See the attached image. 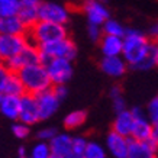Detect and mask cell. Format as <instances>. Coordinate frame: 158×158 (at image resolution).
<instances>
[{"mask_svg":"<svg viewBox=\"0 0 158 158\" xmlns=\"http://www.w3.org/2000/svg\"><path fill=\"white\" fill-rule=\"evenodd\" d=\"M12 132L18 139H26L31 135V126L20 120H16L12 126Z\"/></svg>","mask_w":158,"mask_h":158,"instance_id":"30","label":"cell"},{"mask_svg":"<svg viewBox=\"0 0 158 158\" xmlns=\"http://www.w3.org/2000/svg\"><path fill=\"white\" fill-rule=\"evenodd\" d=\"M135 119L129 109H125L119 113H116V118L112 123V131H115L118 134L123 135L126 138H131L132 134V128H134Z\"/></svg>","mask_w":158,"mask_h":158,"instance_id":"17","label":"cell"},{"mask_svg":"<svg viewBox=\"0 0 158 158\" xmlns=\"http://www.w3.org/2000/svg\"><path fill=\"white\" fill-rule=\"evenodd\" d=\"M51 155L52 152H51L49 144L45 141H38L29 149V158H51Z\"/></svg>","mask_w":158,"mask_h":158,"instance_id":"28","label":"cell"},{"mask_svg":"<svg viewBox=\"0 0 158 158\" xmlns=\"http://www.w3.org/2000/svg\"><path fill=\"white\" fill-rule=\"evenodd\" d=\"M26 32H28V26L23 23V20L18 15L0 19V34L26 35Z\"/></svg>","mask_w":158,"mask_h":158,"instance_id":"18","label":"cell"},{"mask_svg":"<svg viewBox=\"0 0 158 158\" xmlns=\"http://www.w3.org/2000/svg\"><path fill=\"white\" fill-rule=\"evenodd\" d=\"M154 41L148 35L141 32L135 28H126L123 35V48H122V57L134 70L139 62L145 60L152 52Z\"/></svg>","mask_w":158,"mask_h":158,"instance_id":"1","label":"cell"},{"mask_svg":"<svg viewBox=\"0 0 158 158\" xmlns=\"http://www.w3.org/2000/svg\"><path fill=\"white\" fill-rule=\"evenodd\" d=\"M0 112L7 119L18 120L20 112V97L12 96V94H3V99L0 102Z\"/></svg>","mask_w":158,"mask_h":158,"instance_id":"20","label":"cell"},{"mask_svg":"<svg viewBox=\"0 0 158 158\" xmlns=\"http://www.w3.org/2000/svg\"><path fill=\"white\" fill-rule=\"evenodd\" d=\"M83 13L86 15L87 22L91 25H102L110 18V12L106 7L105 2L100 0H84L81 5Z\"/></svg>","mask_w":158,"mask_h":158,"instance_id":"9","label":"cell"},{"mask_svg":"<svg viewBox=\"0 0 158 158\" xmlns=\"http://www.w3.org/2000/svg\"><path fill=\"white\" fill-rule=\"evenodd\" d=\"M18 120L29 125V126H34L38 122H41L38 103H36V97L34 94L25 93L23 96L20 97V112Z\"/></svg>","mask_w":158,"mask_h":158,"instance_id":"11","label":"cell"},{"mask_svg":"<svg viewBox=\"0 0 158 158\" xmlns=\"http://www.w3.org/2000/svg\"><path fill=\"white\" fill-rule=\"evenodd\" d=\"M47 73H48L51 83L54 84H65L73 77V61L67 58H49L45 62H42Z\"/></svg>","mask_w":158,"mask_h":158,"instance_id":"5","label":"cell"},{"mask_svg":"<svg viewBox=\"0 0 158 158\" xmlns=\"http://www.w3.org/2000/svg\"><path fill=\"white\" fill-rule=\"evenodd\" d=\"M86 120H87V113L84 110H73L64 118V126H65V129L73 131L83 126L86 123Z\"/></svg>","mask_w":158,"mask_h":158,"instance_id":"23","label":"cell"},{"mask_svg":"<svg viewBox=\"0 0 158 158\" xmlns=\"http://www.w3.org/2000/svg\"><path fill=\"white\" fill-rule=\"evenodd\" d=\"M38 62H42L41 51H39L38 45L29 42L18 55L10 58L9 61H6L5 64L7 65V68L10 71L18 73L20 68L26 67V65H32V64H38Z\"/></svg>","mask_w":158,"mask_h":158,"instance_id":"7","label":"cell"},{"mask_svg":"<svg viewBox=\"0 0 158 158\" xmlns=\"http://www.w3.org/2000/svg\"><path fill=\"white\" fill-rule=\"evenodd\" d=\"M102 31H103L105 35H113V36H122V38H123L126 28L120 23L119 20L109 18L105 23L102 25Z\"/></svg>","mask_w":158,"mask_h":158,"instance_id":"26","label":"cell"},{"mask_svg":"<svg viewBox=\"0 0 158 158\" xmlns=\"http://www.w3.org/2000/svg\"><path fill=\"white\" fill-rule=\"evenodd\" d=\"M25 158H29V157H25Z\"/></svg>","mask_w":158,"mask_h":158,"instance_id":"43","label":"cell"},{"mask_svg":"<svg viewBox=\"0 0 158 158\" xmlns=\"http://www.w3.org/2000/svg\"><path fill=\"white\" fill-rule=\"evenodd\" d=\"M129 65L126 64L122 55L118 57H102L100 60V70L105 73L106 76L112 78H120L126 74Z\"/></svg>","mask_w":158,"mask_h":158,"instance_id":"13","label":"cell"},{"mask_svg":"<svg viewBox=\"0 0 158 158\" xmlns=\"http://www.w3.org/2000/svg\"><path fill=\"white\" fill-rule=\"evenodd\" d=\"M107 149L97 141H87L86 149H84V158H107Z\"/></svg>","mask_w":158,"mask_h":158,"instance_id":"25","label":"cell"},{"mask_svg":"<svg viewBox=\"0 0 158 158\" xmlns=\"http://www.w3.org/2000/svg\"><path fill=\"white\" fill-rule=\"evenodd\" d=\"M9 74H10V70L7 68V65H6L5 62L0 61V91L2 93H3V87H5V83L7 80Z\"/></svg>","mask_w":158,"mask_h":158,"instance_id":"33","label":"cell"},{"mask_svg":"<svg viewBox=\"0 0 158 158\" xmlns=\"http://www.w3.org/2000/svg\"><path fill=\"white\" fill-rule=\"evenodd\" d=\"M29 44L26 35L0 34V61L6 62L22 51Z\"/></svg>","mask_w":158,"mask_h":158,"instance_id":"6","label":"cell"},{"mask_svg":"<svg viewBox=\"0 0 158 158\" xmlns=\"http://www.w3.org/2000/svg\"><path fill=\"white\" fill-rule=\"evenodd\" d=\"M35 97H36V103H38L41 120H48L49 118H52L57 113L61 100L55 96L52 87L45 91H41L38 94H35Z\"/></svg>","mask_w":158,"mask_h":158,"instance_id":"10","label":"cell"},{"mask_svg":"<svg viewBox=\"0 0 158 158\" xmlns=\"http://www.w3.org/2000/svg\"><path fill=\"white\" fill-rule=\"evenodd\" d=\"M106 149L112 158H126L129 151V138L110 131L106 135Z\"/></svg>","mask_w":158,"mask_h":158,"instance_id":"12","label":"cell"},{"mask_svg":"<svg viewBox=\"0 0 158 158\" xmlns=\"http://www.w3.org/2000/svg\"><path fill=\"white\" fill-rule=\"evenodd\" d=\"M20 7V0H0V19L18 15Z\"/></svg>","mask_w":158,"mask_h":158,"instance_id":"29","label":"cell"},{"mask_svg":"<svg viewBox=\"0 0 158 158\" xmlns=\"http://www.w3.org/2000/svg\"><path fill=\"white\" fill-rule=\"evenodd\" d=\"M20 80L23 83L25 91L29 94H38L41 91H45L52 87L51 78H49L47 68L42 62L38 64H32V65H26V67L20 68L19 71Z\"/></svg>","mask_w":158,"mask_h":158,"instance_id":"2","label":"cell"},{"mask_svg":"<svg viewBox=\"0 0 158 158\" xmlns=\"http://www.w3.org/2000/svg\"><path fill=\"white\" fill-rule=\"evenodd\" d=\"M148 36H149L151 39H154L155 36H158V22H155V23H152L151 26H149Z\"/></svg>","mask_w":158,"mask_h":158,"instance_id":"36","label":"cell"},{"mask_svg":"<svg viewBox=\"0 0 158 158\" xmlns=\"http://www.w3.org/2000/svg\"><path fill=\"white\" fill-rule=\"evenodd\" d=\"M152 125L154 123L148 119V116L135 119L131 138L136 139V141H149V138H151V132H152Z\"/></svg>","mask_w":158,"mask_h":158,"instance_id":"21","label":"cell"},{"mask_svg":"<svg viewBox=\"0 0 158 158\" xmlns=\"http://www.w3.org/2000/svg\"><path fill=\"white\" fill-rule=\"evenodd\" d=\"M100 2H106V0H100Z\"/></svg>","mask_w":158,"mask_h":158,"instance_id":"42","label":"cell"},{"mask_svg":"<svg viewBox=\"0 0 158 158\" xmlns=\"http://www.w3.org/2000/svg\"><path fill=\"white\" fill-rule=\"evenodd\" d=\"M87 141L89 139L86 136H73V145H71V151L67 155V158H84V149H86Z\"/></svg>","mask_w":158,"mask_h":158,"instance_id":"27","label":"cell"},{"mask_svg":"<svg viewBox=\"0 0 158 158\" xmlns=\"http://www.w3.org/2000/svg\"><path fill=\"white\" fill-rule=\"evenodd\" d=\"M51 152L55 155H62V157L67 158V155L71 151V145H73V136L67 132H58L51 141L48 142Z\"/></svg>","mask_w":158,"mask_h":158,"instance_id":"19","label":"cell"},{"mask_svg":"<svg viewBox=\"0 0 158 158\" xmlns=\"http://www.w3.org/2000/svg\"><path fill=\"white\" fill-rule=\"evenodd\" d=\"M126 158H158V148L151 141L129 138V151Z\"/></svg>","mask_w":158,"mask_h":158,"instance_id":"14","label":"cell"},{"mask_svg":"<svg viewBox=\"0 0 158 158\" xmlns=\"http://www.w3.org/2000/svg\"><path fill=\"white\" fill-rule=\"evenodd\" d=\"M2 99H3V93L0 91V102H2Z\"/></svg>","mask_w":158,"mask_h":158,"instance_id":"41","label":"cell"},{"mask_svg":"<svg viewBox=\"0 0 158 158\" xmlns=\"http://www.w3.org/2000/svg\"><path fill=\"white\" fill-rule=\"evenodd\" d=\"M42 0H20V7L18 16L23 20V23L31 28L39 20V5Z\"/></svg>","mask_w":158,"mask_h":158,"instance_id":"15","label":"cell"},{"mask_svg":"<svg viewBox=\"0 0 158 158\" xmlns=\"http://www.w3.org/2000/svg\"><path fill=\"white\" fill-rule=\"evenodd\" d=\"M58 134V131L52 126H48V128H42V129H39L36 132V138L38 141H45V142H49L51 139Z\"/></svg>","mask_w":158,"mask_h":158,"instance_id":"31","label":"cell"},{"mask_svg":"<svg viewBox=\"0 0 158 158\" xmlns=\"http://www.w3.org/2000/svg\"><path fill=\"white\" fill-rule=\"evenodd\" d=\"M51 158H65V157H62V155H55V154H52V155H51Z\"/></svg>","mask_w":158,"mask_h":158,"instance_id":"39","label":"cell"},{"mask_svg":"<svg viewBox=\"0 0 158 158\" xmlns=\"http://www.w3.org/2000/svg\"><path fill=\"white\" fill-rule=\"evenodd\" d=\"M39 19L58 25H67L70 22V10L64 5L54 2H41L39 5Z\"/></svg>","mask_w":158,"mask_h":158,"instance_id":"8","label":"cell"},{"mask_svg":"<svg viewBox=\"0 0 158 158\" xmlns=\"http://www.w3.org/2000/svg\"><path fill=\"white\" fill-rule=\"evenodd\" d=\"M38 48L41 51L42 62H45L49 58H67L70 61H74L77 54H78L77 45L70 36H65V38L54 41V42L39 45Z\"/></svg>","mask_w":158,"mask_h":158,"instance_id":"4","label":"cell"},{"mask_svg":"<svg viewBox=\"0 0 158 158\" xmlns=\"http://www.w3.org/2000/svg\"><path fill=\"white\" fill-rule=\"evenodd\" d=\"M52 90H54V93H55V96H57L61 102L64 100V99L67 97V94H68V89H67L65 84H54Z\"/></svg>","mask_w":158,"mask_h":158,"instance_id":"34","label":"cell"},{"mask_svg":"<svg viewBox=\"0 0 158 158\" xmlns=\"http://www.w3.org/2000/svg\"><path fill=\"white\" fill-rule=\"evenodd\" d=\"M26 93L23 87V83L20 80V77L18 73L10 71L9 77L5 83V87H3V94H12V96H19L22 97Z\"/></svg>","mask_w":158,"mask_h":158,"instance_id":"22","label":"cell"},{"mask_svg":"<svg viewBox=\"0 0 158 158\" xmlns=\"http://www.w3.org/2000/svg\"><path fill=\"white\" fill-rule=\"evenodd\" d=\"M152 41H154V44H157V45H158V36H155V38H154Z\"/></svg>","mask_w":158,"mask_h":158,"instance_id":"40","label":"cell"},{"mask_svg":"<svg viewBox=\"0 0 158 158\" xmlns=\"http://www.w3.org/2000/svg\"><path fill=\"white\" fill-rule=\"evenodd\" d=\"M99 47H100V52L103 57H118V55H122L123 38L103 34L99 41Z\"/></svg>","mask_w":158,"mask_h":158,"instance_id":"16","label":"cell"},{"mask_svg":"<svg viewBox=\"0 0 158 158\" xmlns=\"http://www.w3.org/2000/svg\"><path fill=\"white\" fill-rule=\"evenodd\" d=\"M154 61H155V67H158V45L154 44Z\"/></svg>","mask_w":158,"mask_h":158,"instance_id":"38","label":"cell"},{"mask_svg":"<svg viewBox=\"0 0 158 158\" xmlns=\"http://www.w3.org/2000/svg\"><path fill=\"white\" fill-rule=\"evenodd\" d=\"M109 97L112 100V106H113V110L116 113H119L122 110L126 109V100L123 97V91H122V87L115 84V86L110 87L109 90Z\"/></svg>","mask_w":158,"mask_h":158,"instance_id":"24","label":"cell"},{"mask_svg":"<svg viewBox=\"0 0 158 158\" xmlns=\"http://www.w3.org/2000/svg\"><path fill=\"white\" fill-rule=\"evenodd\" d=\"M149 141H151V142L158 148V123L152 125V132H151V138H149Z\"/></svg>","mask_w":158,"mask_h":158,"instance_id":"35","label":"cell"},{"mask_svg":"<svg viewBox=\"0 0 158 158\" xmlns=\"http://www.w3.org/2000/svg\"><path fill=\"white\" fill-rule=\"evenodd\" d=\"M26 36H28L29 42L39 47V45H44V44L54 42V41L65 38V36H68V31L65 28V25H58L39 19L36 23H34L31 28H28Z\"/></svg>","mask_w":158,"mask_h":158,"instance_id":"3","label":"cell"},{"mask_svg":"<svg viewBox=\"0 0 158 158\" xmlns=\"http://www.w3.org/2000/svg\"><path fill=\"white\" fill-rule=\"evenodd\" d=\"M18 157H19V158L29 157V152H28V149L25 148V147H19V149H18Z\"/></svg>","mask_w":158,"mask_h":158,"instance_id":"37","label":"cell"},{"mask_svg":"<svg viewBox=\"0 0 158 158\" xmlns=\"http://www.w3.org/2000/svg\"><path fill=\"white\" fill-rule=\"evenodd\" d=\"M87 34H89V36H90L91 41L99 42L100 38H102V35H103V31H102V26H99V25L89 23L87 25Z\"/></svg>","mask_w":158,"mask_h":158,"instance_id":"32","label":"cell"}]
</instances>
